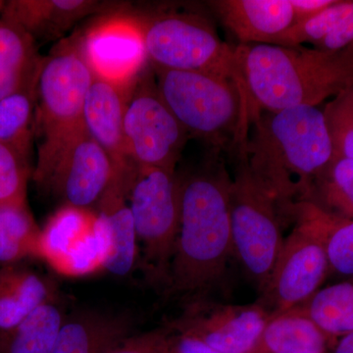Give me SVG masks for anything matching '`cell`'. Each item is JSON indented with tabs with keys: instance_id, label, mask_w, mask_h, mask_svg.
Masks as SVG:
<instances>
[{
	"instance_id": "cell-2",
	"label": "cell",
	"mask_w": 353,
	"mask_h": 353,
	"mask_svg": "<svg viewBox=\"0 0 353 353\" xmlns=\"http://www.w3.org/2000/svg\"><path fill=\"white\" fill-rule=\"evenodd\" d=\"M218 153L203 170L180 179V227L166 287L192 301L220 289L234 256L232 176Z\"/></svg>"
},
{
	"instance_id": "cell-27",
	"label": "cell",
	"mask_w": 353,
	"mask_h": 353,
	"mask_svg": "<svg viewBox=\"0 0 353 353\" xmlns=\"http://www.w3.org/2000/svg\"><path fill=\"white\" fill-rule=\"evenodd\" d=\"M65 322L53 299L32 310L11 332L8 353H50Z\"/></svg>"
},
{
	"instance_id": "cell-20",
	"label": "cell",
	"mask_w": 353,
	"mask_h": 353,
	"mask_svg": "<svg viewBox=\"0 0 353 353\" xmlns=\"http://www.w3.org/2000/svg\"><path fill=\"white\" fill-rule=\"evenodd\" d=\"M48 283L34 272L6 266L0 270V331H13L41 304L50 301Z\"/></svg>"
},
{
	"instance_id": "cell-5",
	"label": "cell",
	"mask_w": 353,
	"mask_h": 353,
	"mask_svg": "<svg viewBox=\"0 0 353 353\" xmlns=\"http://www.w3.org/2000/svg\"><path fill=\"white\" fill-rule=\"evenodd\" d=\"M92 79L79 46H66L41 60L34 116L39 153L32 178L44 190L60 153L85 130L83 101Z\"/></svg>"
},
{
	"instance_id": "cell-21",
	"label": "cell",
	"mask_w": 353,
	"mask_h": 353,
	"mask_svg": "<svg viewBox=\"0 0 353 353\" xmlns=\"http://www.w3.org/2000/svg\"><path fill=\"white\" fill-rule=\"evenodd\" d=\"M41 60L29 34L0 19V99L36 81Z\"/></svg>"
},
{
	"instance_id": "cell-37",
	"label": "cell",
	"mask_w": 353,
	"mask_h": 353,
	"mask_svg": "<svg viewBox=\"0 0 353 353\" xmlns=\"http://www.w3.org/2000/svg\"><path fill=\"white\" fill-rule=\"evenodd\" d=\"M2 6H3V4H2V2H0V9H1Z\"/></svg>"
},
{
	"instance_id": "cell-23",
	"label": "cell",
	"mask_w": 353,
	"mask_h": 353,
	"mask_svg": "<svg viewBox=\"0 0 353 353\" xmlns=\"http://www.w3.org/2000/svg\"><path fill=\"white\" fill-rule=\"evenodd\" d=\"M39 234L26 199L0 202V265L36 257Z\"/></svg>"
},
{
	"instance_id": "cell-9",
	"label": "cell",
	"mask_w": 353,
	"mask_h": 353,
	"mask_svg": "<svg viewBox=\"0 0 353 353\" xmlns=\"http://www.w3.org/2000/svg\"><path fill=\"white\" fill-rule=\"evenodd\" d=\"M296 226L282 248L259 303L271 318L303 305L319 290L330 269L321 236L308 218L296 208Z\"/></svg>"
},
{
	"instance_id": "cell-1",
	"label": "cell",
	"mask_w": 353,
	"mask_h": 353,
	"mask_svg": "<svg viewBox=\"0 0 353 353\" xmlns=\"http://www.w3.org/2000/svg\"><path fill=\"white\" fill-rule=\"evenodd\" d=\"M241 143L250 174L283 222L307 201L313 181L334 157L324 114L314 106L254 114Z\"/></svg>"
},
{
	"instance_id": "cell-8",
	"label": "cell",
	"mask_w": 353,
	"mask_h": 353,
	"mask_svg": "<svg viewBox=\"0 0 353 353\" xmlns=\"http://www.w3.org/2000/svg\"><path fill=\"white\" fill-rule=\"evenodd\" d=\"M128 199L148 276L167 285L180 227V179L175 170L134 165Z\"/></svg>"
},
{
	"instance_id": "cell-14",
	"label": "cell",
	"mask_w": 353,
	"mask_h": 353,
	"mask_svg": "<svg viewBox=\"0 0 353 353\" xmlns=\"http://www.w3.org/2000/svg\"><path fill=\"white\" fill-rule=\"evenodd\" d=\"M134 83L126 87L94 75L83 101V123L85 131L110 155L118 169L134 166L128 155L124 119Z\"/></svg>"
},
{
	"instance_id": "cell-3",
	"label": "cell",
	"mask_w": 353,
	"mask_h": 353,
	"mask_svg": "<svg viewBox=\"0 0 353 353\" xmlns=\"http://www.w3.org/2000/svg\"><path fill=\"white\" fill-rule=\"evenodd\" d=\"M248 125L262 111L314 106L353 85V44L341 50L239 44Z\"/></svg>"
},
{
	"instance_id": "cell-18",
	"label": "cell",
	"mask_w": 353,
	"mask_h": 353,
	"mask_svg": "<svg viewBox=\"0 0 353 353\" xmlns=\"http://www.w3.org/2000/svg\"><path fill=\"white\" fill-rule=\"evenodd\" d=\"M97 6L95 2L81 0H19L4 6L2 18L17 25L32 39L55 37Z\"/></svg>"
},
{
	"instance_id": "cell-12",
	"label": "cell",
	"mask_w": 353,
	"mask_h": 353,
	"mask_svg": "<svg viewBox=\"0 0 353 353\" xmlns=\"http://www.w3.org/2000/svg\"><path fill=\"white\" fill-rule=\"evenodd\" d=\"M79 48L95 77L126 87L137 82L148 60L141 23L132 18L115 16L97 23Z\"/></svg>"
},
{
	"instance_id": "cell-32",
	"label": "cell",
	"mask_w": 353,
	"mask_h": 353,
	"mask_svg": "<svg viewBox=\"0 0 353 353\" xmlns=\"http://www.w3.org/2000/svg\"><path fill=\"white\" fill-rule=\"evenodd\" d=\"M30 176V162L0 143V202L24 201Z\"/></svg>"
},
{
	"instance_id": "cell-22",
	"label": "cell",
	"mask_w": 353,
	"mask_h": 353,
	"mask_svg": "<svg viewBox=\"0 0 353 353\" xmlns=\"http://www.w3.org/2000/svg\"><path fill=\"white\" fill-rule=\"evenodd\" d=\"M97 216L92 209L64 204L41 229L36 257L58 273L71 250L94 226Z\"/></svg>"
},
{
	"instance_id": "cell-28",
	"label": "cell",
	"mask_w": 353,
	"mask_h": 353,
	"mask_svg": "<svg viewBox=\"0 0 353 353\" xmlns=\"http://www.w3.org/2000/svg\"><path fill=\"white\" fill-rule=\"evenodd\" d=\"M299 208L324 241L330 268L341 275L353 276V220L334 217L308 201L299 204Z\"/></svg>"
},
{
	"instance_id": "cell-19",
	"label": "cell",
	"mask_w": 353,
	"mask_h": 353,
	"mask_svg": "<svg viewBox=\"0 0 353 353\" xmlns=\"http://www.w3.org/2000/svg\"><path fill=\"white\" fill-rule=\"evenodd\" d=\"M329 338L294 308L269 319L252 353H324Z\"/></svg>"
},
{
	"instance_id": "cell-7",
	"label": "cell",
	"mask_w": 353,
	"mask_h": 353,
	"mask_svg": "<svg viewBox=\"0 0 353 353\" xmlns=\"http://www.w3.org/2000/svg\"><path fill=\"white\" fill-rule=\"evenodd\" d=\"M230 188V219L234 256L261 292L282 248L283 220L275 202L253 179L243 143Z\"/></svg>"
},
{
	"instance_id": "cell-10",
	"label": "cell",
	"mask_w": 353,
	"mask_h": 353,
	"mask_svg": "<svg viewBox=\"0 0 353 353\" xmlns=\"http://www.w3.org/2000/svg\"><path fill=\"white\" fill-rule=\"evenodd\" d=\"M153 74L139 77L124 119L128 155L136 166L175 170L189 134L162 101Z\"/></svg>"
},
{
	"instance_id": "cell-13",
	"label": "cell",
	"mask_w": 353,
	"mask_h": 353,
	"mask_svg": "<svg viewBox=\"0 0 353 353\" xmlns=\"http://www.w3.org/2000/svg\"><path fill=\"white\" fill-rule=\"evenodd\" d=\"M117 171L110 155L83 130L60 153L46 190H52L67 205L92 209Z\"/></svg>"
},
{
	"instance_id": "cell-24",
	"label": "cell",
	"mask_w": 353,
	"mask_h": 353,
	"mask_svg": "<svg viewBox=\"0 0 353 353\" xmlns=\"http://www.w3.org/2000/svg\"><path fill=\"white\" fill-rule=\"evenodd\" d=\"M37 83L38 79L0 99V143L27 161L34 132Z\"/></svg>"
},
{
	"instance_id": "cell-29",
	"label": "cell",
	"mask_w": 353,
	"mask_h": 353,
	"mask_svg": "<svg viewBox=\"0 0 353 353\" xmlns=\"http://www.w3.org/2000/svg\"><path fill=\"white\" fill-rule=\"evenodd\" d=\"M111 252L112 243L108 226L97 214L94 226L71 250L58 273L68 277H83L106 270Z\"/></svg>"
},
{
	"instance_id": "cell-33",
	"label": "cell",
	"mask_w": 353,
	"mask_h": 353,
	"mask_svg": "<svg viewBox=\"0 0 353 353\" xmlns=\"http://www.w3.org/2000/svg\"><path fill=\"white\" fill-rule=\"evenodd\" d=\"M170 336L168 330L164 329L130 334L108 353H163Z\"/></svg>"
},
{
	"instance_id": "cell-16",
	"label": "cell",
	"mask_w": 353,
	"mask_h": 353,
	"mask_svg": "<svg viewBox=\"0 0 353 353\" xmlns=\"http://www.w3.org/2000/svg\"><path fill=\"white\" fill-rule=\"evenodd\" d=\"M132 168L118 169L105 194L97 203L99 211L110 234L112 252L106 270L116 276H126L136 264L138 238L129 202L130 178Z\"/></svg>"
},
{
	"instance_id": "cell-11",
	"label": "cell",
	"mask_w": 353,
	"mask_h": 353,
	"mask_svg": "<svg viewBox=\"0 0 353 353\" xmlns=\"http://www.w3.org/2000/svg\"><path fill=\"white\" fill-rule=\"evenodd\" d=\"M269 319L257 303L240 305L202 299L190 301L170 329L199 339L220 353H252Z\"/></svg>"
},
{
	"instance_id": "cell-30",
	"label": "cell",
	"mask_w": 353,
	"mask_h": 353,
	"mask_svg": "<svg viewBox=\"0 0 353 353\" xmlns=\"http://www.w3.org/2000/svg\"><path fill=\"white\" fill-rule=\"evenodd\" d=\"M353 0H336L323 12L292 26L278 41L279 46H297L303 43L317 46L352 12Z\"/></svg>"
},
{
	"instance_id": "cell-17",
	"label": "cell",
	"mask_w": 353,
	"mask_h": 353,
	"mask_svg": "<svg viewBox=\"0 0 353 353\" xmlns=\"http://www.w3.org/2000/svg\"><path fill=\"white\" fill-rule=\"evenodd\" d=\"M131 329L125 316L79 313L65 319L50 353H108L130 336Z\"/></svg>"
},
{
	"instance_id": "cell-31",
	"label": "cell",
	"mask_w": 353,
	"mask_h": 353,
	"mask_svg": "<svg viewBox=\"0 0 353 353\" xmlns=\"http://www.w3.org/2000/svg\"><path fill=\"white\" fill-rule=\"evenodd\" d=\"M332 143L333 159H353V85L334 97L324 110Z\"/></svg>"
},
{
	"instance_id": "cell-35",
	"label": "cell",
	"mask_w": 353,
	"mask_h": 353,
	"mask_svg": "<svg viewBox=\"0 0 353 353\" xmlns=\"http://www.w3.org/2000/svg\"><path fill=\"white\" fill-rule=\"evenodd\" d=\"M336 0H290V4L294 8L297 23L323 12L336 3Z\"/></svg>"
},
{
	"instance_id": "cell-6",
	"label": "cell",
	"mask_w": 353,
	"mask_h": 353,
	"mask_svg": "<svg viewBox=\"0 0 353 353\" xmlns=\"http://www.w3.org/2000/svg\"><path fill=\"white\" fill-rule=\"evenodd\" d=\"M139 21L152 68L224 77L243 90L236 48L223 41L205 18L161 12Z\"/></svg>"
},
{
	"instance_id": "cell-34",
	"label": "cell",
	"mask_w": 353,
	"mask_h": 353,
	"mask_svg": "<svg viewBox=\"0 0 353 353\" xmlns=\"http://www.w3.org/2000/svg\"><path fill=\"white\" fill-rule=\"evenodd\" d=\"M163 353H220L203 341L187 334L170 336Z\"/></svg>"
},
{
	"instance_id": "cell-4",
	"label": "cell",
	"mask_w": 353,
	"mask_h": 353,
	"mask_svg": "<svg viewBox=\"0 0 353 353\" xmlns=\"http://www.w3.org/2000/svg\"><path fill=\"white\" fill-rule=\"evenodd\" d=\"M158 94L188 134L214 150L236 152L248 137L246 97L224 77L152 68Z\"/></svg>"
},
{
	"instance_id": "cell-36",
	"label": "cell",
	"mask_w": 353,
	"mask_h": 353,
	"mask_svg": "<svg viewBox=\"0 0 353 353\" xmlns=\"http://www.w3.org/2000/svg\"><path fill=\"white\" fill-rule=\"evenodd\" d=\"M334 353H353V332L341 336Z\"/></svg>"
},
{
	"instance_id": "cell-15",
	"label": "cell",
	"mask_w": 353,
	"mask_h": 353,
	"mask_svg": "<svg viewBox=\"0 0 353 353\" xmlns=\"http://www.w3.org/2000/svg\"><path fill=\"white\" fill-rule=\"evenodd\" d=\"M208 6L240 44H271L296 23L290 0H213Z\"/></svg>"
},
{
	"instance_id": "cell-26",
	"label": "cell",
	"mask_w": 353,
	"mask_h": 353,
	"mask_svg": "<svg viewBox=\"0 0 353 353\" xmlns=\"http://www.w3.org/2000/svg\"><path fill=\"white\" fill-rule=\"evenodd\" d=\"M331 336L353 332V281L338 283L318 290L296 307Z\"/></svg>"
},
{
	"instance_id": "cell-25",
	"label": "cell",
	"mask_w": 353,
	"mask_h": 353,
	"mask_svg": "<svg viewBox=\"0 0 353 353\" xmlns=\"http://www.w3.org/2000/svg\"><path fill=\"white\" fill-rule=\"evenodd\" d=\"M307 201L334 217L353 220V159L332 160L313 181Z\"/></svg>"
}]
</instances>
